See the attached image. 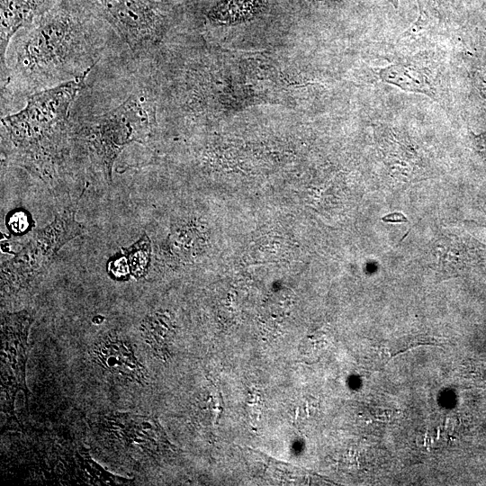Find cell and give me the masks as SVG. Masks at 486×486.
I'll return each instance as SVG.
<instances>
[{
  "label": "cell",
  "mask_w": 486,
  "mask_h": 486,
  "mask_svg": "<svg viewBox=\"0 0 486 486\" xmlns=\"http://www.w3.org/2000/svg\"><path fill=\"white\" fill-rule=\"evenodd\" d=\"M108 271L112 277L117 279H122L128 276L130 271L126 256H124L110 261L108 265Z\"/></svg>",
  "instance_id": "obj_12"
},
{
  "label": "cell",
  "mask_w": 486,
  "mask_h": 486,
  "mask_svg": "<svg viewBox=\"0 0 486 486\" xmlns=\"http://www.w3.org/2000/svg\"><path fill=\"white\" fill-rule=\"evenodd\" d=\"M87 76L36 90L23 108L2 118L4 137L18 163L41 176L55 172L68 138L70 107Z\"/></svg>",
  "instance_id": "obj_2"
},
{
  "label": "cell",
  "mask_w": 486,
  "mask_h": 486,
  "mask_svg": "<svg viewBox=\"0 0 486 486\" xmlns=\"http://www.w3.org/2000/svg\"><path fill=\"white\" fill-rule=\"evenodd\" d=\"M389 1L393 4V6H394L395 8L398 7V0H389Z\"/></svg>",
  "instance_id": "obj_15"
},
{
  "label": "cell",
  "mask_w": 486,
  "mask_h": 486,
  "mask_svg": "<svg viewBox=\"0 0 486 486\" xmlns=\"http://www.w3.org/2000/svg\"><path fill=\"white\" fill-rule=\"evenodd\" d=\"M60 0H0L1 81L8 79L7 51L12 39L32 25Z\"/></svg>",
  "instance_id": "obj_7"
},
{
  "label": "cell",
  "mask_w": 486,
  "mask_h": 486,
  "mask_svg": "<svg viewBox=\"0 0 486 486\" xmlns=\"http://www.w3.org/2000/svg\"><path fill=\"white\" fill-rule=\"evenodd\" d=\"M10 230L15 232H22L27 230L28 227V218L23 212H18L14 213L10 217Z\"/></svg>",
  "instance_id": "obj_13"
},
{
  "label": "cell",
  "mask_w": 486,
  "mask_h": 486,
  "mask_svg": "<svg viewBox=\"0 0 486 486\" xmlns=\"http://www.w3.org/2000/svg\"><path fill=\"white\" fill-rule=\"evenodd\" d=\"M93 429L96 440L105 449L132 460L141 462L159 450L160 428L150 417L112 412L98 416Z\"/></svg>",
  "instance_id": "obj_5"
},
{
  "label": "cell",
  "mask_w": 486,
  "mask_h": 486,
  "mask_svg": "<svg viewBox=\"0 0 486 486\" xmlns=\"http://www.w3.org/2000/svg\"><path fill=\"white\" fill-rule=\"evenodd\" d=\"M94 359L105 370L141 384L146 370L137 358L132 346L115 332L104 335L93 347Z\"/></svg>",
  "instance_id": "obj_8"
},
{
  "label": "cell",
  "mask_w": 486,
  "mask_h": 486,
  "mask_svg": "<svg viewBox=\"0 0 486 486\" xmlns=\"http://www.w3.org/2000/svg\"><path fill=\"white\" fill-rule=\"evenodd\" d=\"M86 13L108 24L137 55L155 43L165 27V15L153 0H74Z\"/></svg>",
  "instance_id": "obj_4"
},
{
  "label": "cell",
  "mask_w": 486,
  "mask_h": 486,
  "mask_svg": "<svg viewBox=\"0 0 486 486\" xmlns=\"http://www.w3.org/2000/svg\"><path fill=\"white\" fill-rule=\"evenodd\" d=\"M33 319L34 312L27 310L2 313V391L5 395L4 410L11 417L14 416V400L19 391L28 400L25 374L28 336Z\"/></svg>",
  "instance_id": "obj_6"
},
{
  "label": "cell",
  "mask_w": 486,
  "mask_h": 486,
  "mask_svg": "<svg viewBox=\"0 0 486 486\" xmlns=\"http://www.w3.org/2000/svg\"><path fill=\"white\" fill-rule=\"evenodd\" d=\"M380 75L382 80L403 90L432 94L431 87L423 75L411 68L402 65L390 66L381 70Z\"/></svg>",
  "instance_id": "obj_9"
},
{
  "label": "cell",
  "mask_w": 486,
  "mask_h": 486,
  "mask_svg": "<svg viewBox=\"0 0 486 486\" xmlns=\"http://www.w3.org/2000/svg\"><path fill=\"white\" fill-rule=\"evenodd\" d=\"M94 19L74 0H60L16 41L15 76L46 88L88 75L99 59Z\"/></svg>",
  "instance_id": "obj_1"
},
{
  "label": "cell",
  "mask_w": 486,
  "mask_h": 486,
  "mask_svg": "<svg viewBox=\"0 0 486 486\" xmlns=\"http://www.w3.org/2000/svg\"><path fill=\"white\" fill-rule=\"evenodd\" d=\"M152 122L151 103L139 90L86 123L78 135L86 144L92 161L110 180L118 156L128 145L143 142L151 130Z\"/></svg>",
  "instance_id": "obj_3"
},
{
  "label": "cell",
  "mask_w": 486,
  "mask_h": 486,
  "mask_svg": "<svg viewBox=\"0 0 486 486\" xmlns=\"http://www.w3.org/2000/svg\"><path fill=\"white\" fill-rule=\"evenodd\" d=\"M385 222H407L408 219L401 212H392L382 218Z\"/></svg>",
  "instance_id": "obj_14"
},
{
  "label": "cell",
  "mask_w": 486,
  "mask_h": 486,
  "mask_svg": "<svg viewBox=\"0 0 486 486\" xmlns=\"http://www.w3.org/2000/svg\"><path fill=\"white\" fill-rule=\"evenodd\" d=\"M265 4V0H227L215 6L209 18L218 22L240 21L257 13Z\"/></svg>",
  "instance_id": "obj_10"
},
{
  "label": "cell",
  "mask_w": 486,
  "mask_h": 486,
  "mask_svg": "<svg viewBox=\"0 0 486 486\" xmlns=\"http://www.w3.org/2000/svg\"><path fill=\"white\" fill-rule=\"evenodd\" d=\"M122 249L125 254L130 274L136 278L144 276L148 271L151 251L148 236L144 234L131 247Z\"/></svg>",
  "instance_id": "obj_11"
}]
</instances>
